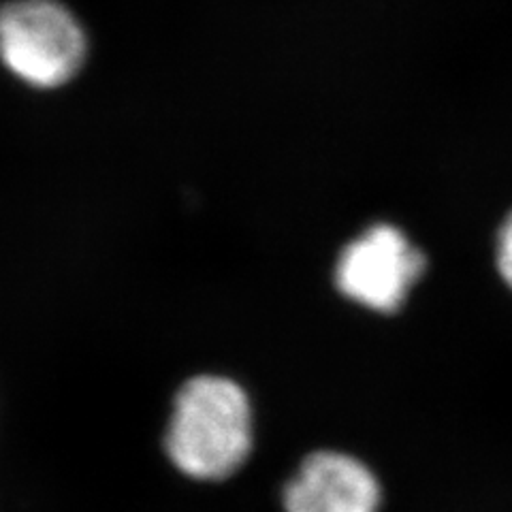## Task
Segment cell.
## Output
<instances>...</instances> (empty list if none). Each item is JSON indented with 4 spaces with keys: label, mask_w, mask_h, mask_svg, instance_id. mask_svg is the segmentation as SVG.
<instances>
[{
    "label": "cell",
    "mask_w": 512,
    "mask_h": 512,
    "mask_svg": "<svg viewBox=\"0 0 512 512\" xmlns=\"http://www.w3.org/2000/svg\"><path fill=\"white\" fill-rule=\"evenodd\" d=\"M88 41L58 0H11L0 7V60L37 88H58L82 69Z\"/></svg>",
    "instance_id": "obj_2"
},
{
    "label": "cell",
    "mask_w": 512,
    "mask_h": 512,
    "mask_svg": "<svg viewBox=\"0 0 512 512\" xmlns=\"http://www.w3.org/2000/svg\"><path fill=\"white\" fill-rule=\"evenodd\" d=\"M182 474L224 480L244 466L252 448V410L244 389L222 376L188 380L175 397L165 438Z\"/></svg>",
    "instance_id": "obj_1"
},
{
    "label": "cell",
    "mask_w": 512,
    "mask_h": 512,
    "mask_svg": "<svg viewBox=\"0 0 512 512\" xmlns=\"http://www.w3.org/2000/svg\"><path fill=\"white\" fill-rule=\"evenodd\" d=\"M382 491L374 472L346 453L320 451L288 480L286 512H378Z\"/></svg>",
    "instance_id": "obj_4"
},
{
    "label": "cell",
    "mask_w": 512,
    "mask_h": 512,
    "mask_svg": "<svg viewBox=\"0 0 512 512\" xmlns=\"http://www.w3.org/2000/svg\"><path fill=\"white\" fill-rule=\"evenodd\" d=\"M498 267L506 284L512 288V216L500 231L498 239Z\"/></svg>",
    "instance_id": "obj_5"
},
{
    "label": "cell",
    "mask_w": 512,
    "mask_h": 512,
    "mask_svg": "<svg viewBox=\"0 0 512 512\" xmlns=\"http://www.w3.org/2000/svg\"><path fill=\"white\" fill-rule=\"evenodd\" d=\"M425 269L423 254L391 224H376L350 242L335 269L340 291L376 312H393L406 301Z\"/></svg>",
    "instance_id": "obj_3"
}]
</instances>
